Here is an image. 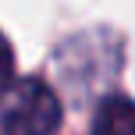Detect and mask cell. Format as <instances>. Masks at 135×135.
I'll use <instances>...</instances> for the list:
<instances>
[{"mask_svg":"<svg viewBox=\"0 0 135 135\" xmlns=\"http://www.w3.org/2000/svg\"><path fill=\"white\" fill-rule=\"evenodd\" d=\"M61 128V100L43 78H18L0 96V135H54Z\"/></svg>","mask_w":135,"mask_h":135,"instance_id":"6da1fadb","label":"cell"},{"mask_svg":"<svg viewBox=\"0 0 135 135\" xmlns=\"http://www.w3.org/2000/svg\"><path fill=\"white\" fill-rule=\"evenodd\" d=\"M93 135H135V100L110 93L96 103Z\"/></svg>","mask_w":135,"mask_h":135,"instance_id":"7a4b0ae2","label":"cell"},{"mask_svg":"<svg viewBox=\"0 0 135 135\" xmlns=\"http://www.w3.org/2000/svg\"><path fill=\"white\" fill-rule=\"evenodd\" d=\"M14 82H18L14 78V50H11V43L4 39V32H0V96H4Z\"/></svg>","mask_w":135,"mask_h":135,"instance_id":"3957f363","label":"cell"}]
</instances>
